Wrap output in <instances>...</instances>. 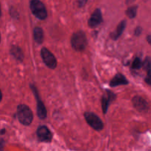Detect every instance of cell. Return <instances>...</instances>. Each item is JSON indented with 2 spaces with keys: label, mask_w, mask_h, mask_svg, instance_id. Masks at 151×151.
Returning <instances> with one entry per match:
<instances>
[{
  "label": "cell",
  "mask_w": 151,
  "mask_h": 151,
  "mask_svg": "<svg viewBox=\"0 0 151 151\" xmlns=\"http://www.w3.org/2000/svg\"><path fill=\"white\" fill-rule=\"evenodd\" d=\"M17 117L22 125H29L33 119V114L27 106L21 104L17 107Z\"/></svg>",
  "instance_id": "1"
},
{
  "label": "cell",
  "mask_w": 151,
  "mask_h": 151,
  "mask_svg": "<svg viewBox=\"0 0 151 151\" xmlns=\"http://www.w3.org/2000/svg\"><path fill=\"white\" fill-rule=\"evenodd\" d=\"M87 38L85 33L82 31H78L72 35L71 38L72 47L78 52L83 51L87 46Z\"/></svg>",
  "instance_id": "2"
},
{
  "label": "cell",
  "mask_w": 151,
  "mask_h": 151,
  "mask_svg": "<svg viewBox=\"0 0 151 151\" xmlns=\"http://www.w3.org/2000/svg\"><path fill=\"white\" fill-rule=\"evenodd\" d=\"M29 7H30V10L32 14L38 19L44 20L45 19H47V9L42 1H41L40 0H31Z\"/></svg>",
  "instance_id": "3"
},
{
  "label": "cell",
  "mask_w": 151,
  "mask_h": 151,
  "mask_svg": "<svg viewBox=\"0 0 151 151\" xmlns=\"http://www.w3.org/2000/svg\"><path fill=\"white\" fill-rule=\"evenodd\" d=\"M84 116H85V119L86 121L87 122V123H88V125H90L93 129L98 131L103 130V122L97 115L92 113V112H86Z\"/></svg>",
  "instance_id": "4"
},
{
  "label": "cell",
  "mask_w": 151,
  "mask_h": 151,
  "mask_svg": "<svg viewBox=\"0 0 151 151\" xmlns=\"http://www.w3.org/2000/svg\"><path fill=\"white\" fill-rule=\"evenodd\" d=\"M41 55L46 66L51 69H55L57 66V60L54 55L47 48H42L41 50Z\"/></svg>",
  "instance_id": "5"
},
{
  "label": "cell",
  "mask_w": 151,
  "mask_h": 151,
  "mask_svg": "<svg viewBox=\"0 0 151 151\" xmlns=\"http://www.w3.org/2000/svg\"><path fill=\"white\" fill-rule=\"evenodd\" d=\"M32 87V91L34 93V95H35V98H36L37 101V114H38V117L41 119H44L47 117V109H46L45 106H44V103L42 102V100L40 99L39 96H38V93L37 91V89L35 88V86H31Z\"/></svg>",
  "instance_id": "6"
},
{
  "label": "cell",
  "mask_w": 151,
  "mask_h": 151,
  "mask_svg": "<svg viewBox=\"0 0 151 151\" xmlns=\"http://www.w3.org/2000/svg\"><path fill=\"white\" fill-rule=\"evenodd\" d=\"M36 134L38 140L40 142H50L52 139V135L51 131L49 130V128L47 126H44V125L38 127Z\"/></svg>",
  "instance_id": "7"
},
{
  "label": "cell",
  "mask_w": 151,
  "mask_h": 151,
  "mask_svg": "<svg viewBox=\"0 0 151 151\" xmlns=\"http://www.w3.org/2000/svg\"><path fill=\"white\" fill-rule=\"evenodd\" d=\"M103 22V16L100 9L97 8L93 12L91 17L88 19V24L90 27H96Z\"/></svg>",
  "instance_id": "8"
},
{
  "label": "cell",
  "mask_w": 151,
  "mask_h": 151,
  "mask_svg": "<svg viewBox=\"0 0 151 151\" xmlns=\"http://www.w3.org/2000/svg\"><path fill=\"white\" fill-rule=\"evenodd\" d=\"M115 97H116V95L112 91H109V90L106 91L105 94L102 97V108H103V113H107L109 105L114 100Z\"/></svg>",
  "instance_id": "9"
},
{
  "label": "cell",
  "mask_w": 151,
  "mask_h": 151,
  "mask_svg": "<svg viewBox=\"0 0 151 151\" xmlns=\"http://www.w3.org/2000/svg\"><path fill=\"white\" fill-rule=\"evenodd\" d=\"M133 104L139 111H146L148 109V105L146 100L140 96H136L133 98Z\"/></svg>",
  "instance_id": "10"
},
{
  "label": "cell",
  "mask_w": 151,
  "mask_h": 151,
  "mask_svg": "<svg viewBox=\"0 0 151 151\" xmlns=\"http://www.w3.org/2000/svg\"><path fill=\"white\" fill-rule=\"evenodd\" d=\"M127 84H128V80L125 78V77L123 75L119 73L115 75L114 78L111 80L110 83V86L116 87L118 86L127 85Z\"/></svg>",
  "instance_id": "11"
},
{
  "label": "cell",
  "mask_w": 151,
  "mask_h": 151,
  "mask_svg": "<svg viewBox=\"0 0 151 151\" xmlns=\"http://www.w3.org/2000/svg\"><path fill=\"white\" fill-rule=\"evenodd\" d=\"M125 27H126V21H122V22L118 24L115 32H114L113 33L111 34V38H113L114 40L118 39V38L121 36V35H122V32H124V30H125Z\"/></svg>",
  "instance_id": "12"
},
{
  "label": "cell",
  "mask_w": 151,
  "mask_h": 151,
  "mask_svg": "<svg viewBox=\"0 0 151 151\" xmlns=\"http://www.w3.org/2000/svg\"><path fill=\"white\" fill-rule=\"evenodd\" d=\"M10 53L15 59L18 60V61H22L24 59V55L22 52V50L19 48L17 46H13L10 50Z\"/></svg>",
  "instance_id": "13"
},
{
  "label": "cell",
  "mask_w": 151,
  "mask_h": 151,
  "mask_svg": "<svg viewBox=\"0 0 151 151\" xmlns=\"http://www.w3.org/2000/svg\"><path fill=\"white\" fill-rule=\"evenodd\" d=\"M33 38L37 44H40L44 41V31L41 27H35L33 30Z\"/></svg>",
  "instance_id": "14"
},
{
  "label": "cell",
  "mask_w": 151,
  "mask_h": 151,
  "mask_svg": "<svg viewBox=\"0 0 151 151\" xmlns=\"http://www.w3.org/2000/svg\"><path fill=\"white\" fill-rule=\"evenodd\" d=\"M142 67L147 72V77L151 78V58L150 57H147L143 62Z\"/></svg>",
  "instance_id": "15"
},
{
  "label": "cell",
  "mask_w": 151,
  "mask_h": 151,
  "mask_svg": "<svg viewBox=\"0 0 151 151\" xmlns=\"http://www.w3.org/2000/svg\"><path fill=\"white\" fill-rule=\"evenodd\" d=\"M137 13V6H131L128 7L126 10V15L130 19H134L136 17Z\"/></svg>",
  "instance_id": "16"
},
{
  "label": "cell",
  "mask_w": 151,
  "mask_h": 151,
  "mask_svg": "<svg viewBox=\"0 0 151 151\" xmlns=\"http://www.w3.org/2000/svg\"><path fill=\"white\" fill-rule=\"evenodd\" d=\"M143 63L139 58H136L132 63V69H139L142 66Z\"/></svg>",
  "instance_id": "17"
},
{
  "label": "cell",
  "mask_w": 151,
  "mask_h": 151,
  "mask_svg": "<svg viewBox=\"0 0 151 151\" xmlns=\"http://www.w3.org/2000/svg\"><path fill=\"white\" fill-rule=\"evenodd\" d=\"M88 0H78V7H82L83 6H85V4H86Z\"/></svg>",
  "instance_id": "18"
},
{
  "label": "cell",
  "mask_w": 151,
  "mask_h": 151,
  "mask_svg": "<svg viewBox=\"0 0 151 151\" xmlns=\"http://www.w3.org/2000/svg\"><path fill=\"white\" fill-rule=\"evenodd\" d=\"M142 28L140 27H137V28H136L135 29V32H134V34H135V35H137V36H139V35H140V34L142 33Z\"/></svg>",
  "instance_id": "19"
},
{
  "label": "cell",
  "mask_w": 151,
  "mask_h": 151,
  "mask_svg": "<svg viewBox=\"0 0 151 151\" xmlns=\"http://www.w3.org/2000/svg\"><path fill=\"white\" fill-rule=\"evenodd\" d=\"M145 82L147 83V84H149V85L151 86V78H148V77H147V78L145 79Z\"/></svg>",
  "instance_id": "20"
},
{
  "label": "cell",
  "mask_w": 151,
  "mask_h": 151,
  "mask_svg": "<svg viewBox=\"0 0 151 151\" xmlns=\"http://www.w3.org/2000/svg\"><path fill=\"white\" fill-rule=\"evenodd\" d=\"M147 42L149 43V44H150L151 45V35H149L147 37Z\"/></svg>",
  "instance_id": "21"
},
{
  "label": "cell",
  "mask_w": 151,
  "mask_h": 151,
  "mask_svg": "<svg viewBox=\"0 0 151 151\" xmlns=\"http://www.w3.org/2000/svg\"><path fill=\"white\" fill-rule=\"evenodd\" d=\"M136 0H126V3L127 4H131V3H133L134 1H135Z\"/></svg>",
  "instance_id": "22"
}]
</instances>
